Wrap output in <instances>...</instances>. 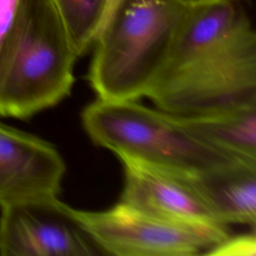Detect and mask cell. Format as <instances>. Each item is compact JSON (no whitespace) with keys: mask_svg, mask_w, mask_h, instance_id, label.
Listing matches in <instances>:
<instances>
[{"mask_svg":"<svg viewBox=\"0 0 256 256\" xmlns=\"http://www.w3.org/2000/svg\"><path fill=\"white\" fill-rule=\"evenodd\" d=\"M146 98L179 116L256 105V33L245 4L192 1Z\"/></svg>","mask_w":256,"mask_h":256,"instance_id":"cell-1","label":"cell"},{"mask_svg":"<svg viewBox=\"0 0 256 256\" xmlns=\"http://www.w3.org/2000/svg\"><path fill=\"white\" fill-rule=\"evenodd\" d=\"M192 0H112L93 44L88 81L97 98L146 97Z\"/></svg>","mask_w":256,"mask_h":256,"instance_id":"cell-2","label":"cell"},{"mask_svg":"<svg viewBox=\"0 0 256 256\" xmlns=\"http://www.w3.org/2000/svg\"><path fill=\"white\" fill-rule=\"evenodd\" d=\"M78 57L52 0H22L0 75V117L27 119L71 93Z\"/></svg>","mask_w":256,"mask_h":256,"instance_id":"cell-3","label":"cell"},{"mask_svg":"<svg viewBox=\"0 0 256 256\" xmlns=\"http://www.w3.org/2000/svg\"><path fill=\"white\" fill-rule=\"evenodd\" d=\"M81 121L89 138L118 158L172 172L193 175L244 163L204 142L174 114L137 100L97 98L83 109Z\"/></svg>","mask_w":256,"mask_h":256,"instance_id":"cell-4","label":"cell"},{"mask_svg":"<svg viewBox=\"0 0 256 256\" xmlns=\"http://www.w3.org/2000/svg\"><path fill=\"white\" fill-rule=\"evenodd\" d=\"M63 212L92 240L101 254L117 256H193L218 244L211 235L174 223L122 201L106 210Z\"/></svg>","mask_w":256,"mask_h":256,"instance_id":"cell-5","label":"cell"},{"mask_svg":"<svg viewBox=\"0 0 256 256\" xmlns=\"http://www.w3.org/2000/svg\"><path fill=\"white\" fill-rule=\"evenodd\" d=\"M63 202L25 200L1 207L0 255L92 256L101 254L62 210Z\"/></svg>","mask_w":256,"mask_h":256,"instance_id":"cell-6","label":"cell"},{"mask_svg":"<svg viewBox=\"0 0 256 256\" xmlns=\"http://www.w3.org/2000/svg\"><path fill=\"white\" fill-rule=\"evenodd\" d=\"M124 170L120 201L159 218L203 231L221 242L230 235L200 197L188 174L172 172L138 160L119 158Z\"/></svg>","mask_w":256,"mask_h":256,"instance_id":"cell-7","label":"cell"},{"mask_svg":"<svg viewBox=\"0 0 256 256\" xmlns=\"http://www.w3.org/2000/svg\"><path fill=\"white\" fill-rule=\"evenodd\" d=\"M65 171L54 145L0 120V207L59 198Z\"/></svg>","mask_w":256,"mask_h":256,"instance_id":"cell-8","label":"cell"},{"mask_svg":"<svg viewBox=\"0 0 256 256\" xmlns=\"http://www.w3.org/2000/svg\"><path fill=\"white\" fill-rule=\"evenodd\" d=\"M188 177L220 222L255 229L256 166L238 163L210 172L188 174Z\"/></svg>","mask_w":256,"mask_h":256,"instance_id":"cell-9","label":"cell"},{"mask_svg":"<svg viewBox=\"0 0 256 256\" xmlns=\"http://www.w3.org/2000/svg\"><path fill=\"white\" fill-rule=\"evenodd\" d=\"M175 116L185 128L212 147L244 163L256 165V105Z\"/></svg>","mask_w":256,"mask_h":256,"instance_id":"cell-10","label":"cell"},{"mask_svg":"<svg viewBox=\"0 0 256 256\" xmlns=\"http://www.w3.org/2000/svg\"><path fill=\"white\" fill-rule=\"evenodd\" d=\"M77 57L92 48L112 0H52Z\"/></svg>","mask_w":256,"mask_h":256,"instance_id":"cell-11","label":"cell"},{"mask_svg":"<svg viewBox=\"0 0 256 256\" xmlns=\"http://www.w3.org/2000/svg\"><path fill=\"white\" fill-rule=\"evenodd\" d=\"M205 255L214 256H255L256 236L255 230L251 233L237 236L229 235L224 240L213 246Z\"/></svg>","mask_w":256,"mask_h":256,"instance_id":"cell-12","label":"cell"},{"mask_svg":"<svg viewBox=\"0 0 256 256\" xmlns=\"http://www.w3.org/2000/svg\"><path fill=\"white\" fill-rule=\"evenodd\" d=\"M22 0H0V75L15 30Z\"/></svg>","mask_w":256,"mask_h":256,"instance_id":"cell-13","label":"cell"},{"mask_svg":"<svg viewBox=\"0 0 256 256\" xmlns=\"http://www.w3.org/2000/svg\"><path fill=\"white\" fill-rule=\"evenodd\" d=\"M192 1H196V2H211V1H233V2H239V3H243V4H247L250 2V0H192Z\"/></svg>","mask_w":256,"mask_h":256,"instance_id":"cell-14","label":"cell"}]
</instances>
